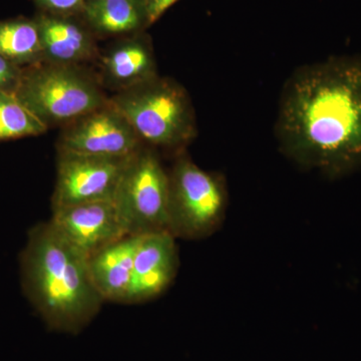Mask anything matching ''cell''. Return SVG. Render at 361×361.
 <instances>
[{"mask_svg":"<svg viewBox=\"0 0 361 361\" xmlns=\"http://www.w3.org/2000/svg\"><path fill=\"white\" fill-rule=\"evenodd\" d=\"M275 135L285 156L338 179L361 168V56H334L289 77Z\"/></svg>","mask_w":361,"mask_h":361,"instance_id":"6da1fadb","label":"cell"},{"mask_svg":"<svg viewBox=\"0 0 361 361\" xmlns=\"http://www.w3.org/2000/svg\"><path fill=\"white\" fill-rule=\"evenodd\" d=\"M47 130L13 92H0V141L39 135Z\"/></svg>","mask_w":361,"mask_h":361,"instance_id":"2e32d148","label":"cell"},{"mask_svg":"<svg viewBox=\"0 0 361 361\" xmlns=\"http://www.w3.org/2000/svg\"><path fill=\"white\" fill-rule=\"evenodd\" d=\"M40 6L54 13H71L84 7L85 0H37Z\"/></svg>","mask_w":361,"mask_h":361,"instance_id":"d6986e66","label":"cell"},{"mask_svg":"<svg viewBox=\"0 0 361 361\" xmlns=\"http://www.w3.org/2000/svg\"><path fill=\"white\" fill-rule=\"evenodd\" d=\"M178 0H142L146 23L152 25L168 11Z\"/></svg>","mask_w":361,"mask_h":361,"instance_id":"ac0fdd59","label":"cell"},{"mask_svg":"<svg viewBox=\"0 0 361 361\" xmlns=\"http://www.w3.org/2000/svg\"><path fill=\"white\" fill-rule=\"evenodd\" d=\"M21 73L18 66L0 56V92H14Z\"/></svg>","mask_w":361,"mask_h":361,"instance_id":"e0dca14e","label":"cell"},{"mask_svg":"<svg viewBox=\"0 0 361 361\" xmlns=\"http://www.w3.org/2000/svg\"><path fill=\"white\" fill-rule=\"evenodd\" d=\"M142 237H123L87 259L90 279L104 301L125 303Z\"/></svg>","mask_w":361,"mask_h":361,"instance_id":"8fae6325","label":"cell"},{"mask_svg":"<svg viewBox=\"0 0 361 361\" xmlns=\"http://www.w3.org/2000/svg\"><path fill=\"white\" fill-rule=\"evenodd\" d=\"M142 142L127 118L109 101L68 123L59 142V152L128 158L142 149Z\"/></svg>","mask_w":361,"mask_h":361,"instance_id":"ba28073f","label":"cell"},{"mask_svg":"<svg viewBox=\"0 0 361 361\" xmlns=\"http://www.w3.org/2000/svg\"><path fill=\"white\" fill-rule=\"evenodd\" d=\"M114 201L128 235L170 233V176L154 152L141 149L132 157Z\"/></svg>","mask_w":361,"mask_h":361,"instance_id":"8992f818","label":"cell"},{"mask_svg":"<svg viewBox=\"0 0 361 361\" xmlns=\"http://www.w3.org/2000/svg\"><path fill=\"white\" fill-rule=\"evenodd\" d=\"M37 26L44 59L49 63L75 66L94 56L92 39L75 23L63 18H44Z\"/></svg>","mask_w":361,"mask_h":361,"instance_id":"7c38bea8","label":"cell"},{"mask_svg":"<svg viewBox=\"0 0 361 361\" xmlns=\"http://www.w3.org/2000/svg\"><path fill=\"white\" fill-rule=\"evenodd\" d=\"M13 92L47 128L68 125L109 102L75 66L49 63L21 73Z\"/></svg>","mask_w":361,"mask_h":361,"instance_id":"277c9868","label":"cell"},{"mask_svg":"<svg viewBox=\"0 0 361 361\" xmlns=\"http://www.w3.org/2000/svg\"><path fill=\"white\" fill-rule=\"evenodd\" d=\"M110 103L142 142L166 149L184 148L197 135L193 104L175 80L157 77L122 90Z\"/></svg>","mask_w":361,"mask_h":361,"instance_id":"3957f363","label":"cell"},{"mask_svg":"<svg viewBox=\"0 0 361 361\" xmlns=\"http://www.w3.org/2000/svg\"><path fill=\"white\" fill-rule=\"evenodd\" d=\"M133 156L109 158L59 152L52 211L92 202L114 200Z\"/></svg>","mask_w":361,"mask_h":361,"instance_id":"52a82bcc","label":"cell"},{"mask_svg":"<svg viewBox=\"0 0 361 361\" xmlns=\"http://www.w3.org/2000/svg\"><path fill=\"white\" fill-rule=\"evenodd\" d=\"M90 25L99 32H132L146 23L142 0H87L84 6Z\"/></svg>","mask_w":361,"mask_h":361,"instance_id":"5bb4252c","label":"cell"},{"mask_svg":"<svg viewBox=\"0 0 361 361\" xmlns=\"http://www.w3.org/2000/svg\"><path fill=\"white\" fill-rule=\"evenodd\" d=\"M170 176L169 230L176 238L199 240L222 226L228 192L222 176L207 172L191 159H178Z\"/></svg>","mask_w":361,"mask_h":361,"instance_id":"5b68a950","label":"cell"},{"mask_svg":"<svg viewBox=\"0 0 361 361\" xmlns=\"http://www.w3.org/2000/svg\"><path fill=\"white\" fill-rule=\"evenodd\" d=\"M103 65L109 80L122 90L157 77L153 52L142 42L118 45L104 56Z\"/></svg>","mask_w":361,"mask_h":361,"instance_id":"4fadbf2b","label":"cell"},{"mask_svg":"<svg viewBox=\"0 0 361 361\" xmlns=\"http://www.w3.org/2000/svg\"><path fill=\"white\" fill-rule=\"evenodd\" d=\"M0 56L16 66L44 59L37 23L0 21Z\"/></svg>","mask_w":361,"mask_h":361,"instance_id":"9a60e30c","label":"cell"},{"mask_svg":"<svg viewBox=\"0 0 361 361\" xmlns=\"http://www.w3.org/2000/svg\"><path fill=\"white\" fill-rule=\"evenodd\" d=\"M52 212L49 222L54 229L87 259L129 236L114 200L80 204Z\"/></svg>","mask_w":361,"mask_h":361,"instance_id":"9c48e42d","label":"cell"},{"mask_svg":"<svg viewBox=\"0 0 361 361\" xmlns=\"http://www.w3.org/2000/svg\"><path fill=\"white\" fill-rule=\"evenodd\" d=\"M23 274L33 305L56 331L78 334L104 303L90 279L87 259L51 222L37 226L30 234Z\"/></svg>","mask_w":361,"mask_h":361,"instance_id":"7a4b0ae2","label":"cell"},{"mask_svg":"<svg viewBox=\"0 0 361 361\" xmlns=\"http://www.w3.org/2000/svg\"><path fill=\"white\" fill-rule=\"evenodd\" d=\"M176 237L169 232L144 235L135 254L129 293L125 303H142L163 293L179 268Z\"/></svg>","mask_w":361,"mask_h":361,"instance_id":"30bf717a","label":"cell"}]
</instances>
